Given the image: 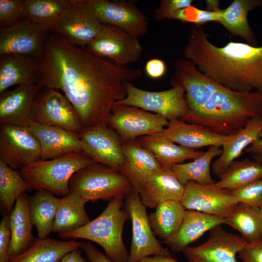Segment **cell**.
<instances>
[{
    "label": "cell",
    "instance_id": "6da1fadb",
    "mask_svg": "<svg viewBox=\"0 0 262 262\" xmlns=\"http://www.w3.org/2000/svg\"><path fill=\"white\" fill-rule=\"evenodd\" d=\"M38 62L41 87L61 91L84 128L108 125L114 104L127 95V85L142 76L140 69L121 66L48 32Z\"/></svg>",
    "mask_w": 262,
    "mask_h": 262
},
{
    "label": "cell",
    "instance_id": "7a4b0ae2",
    "mask_svg": "<svg viewBox=\"0 0 262 262\" xmlns=\"http://www.w3.org/2000/svg\"><path fill=\"white\" fill-rule=\"evenodd\" d=\"M171 82L181 84L189 114L179 119L203 126L222 135L233 134L252 118H262V93L237 92L204 75L191 60L174 63Z\"/></svg>",
    "mask_w": 262,
    "mask_h": 262
},
{
    "label": "cell",
    "instance_id": "3957f363",
    "mask_svg": "<svg viewBox=\"0 0 262 262\" xmlns=\"http://www.w3.org/2000/svg\"><path fill=\"white\" fill-rule=\"evenodd\" d=\"M202 25L190 29L183 49L206 77L237 92L262 93V46L230 41L219 47L208 39Z\"/></svg>",
    "mask_w": 262,
    "mask_h": 262
},
{
    "label": "cell",
    "instance_id": "277c9868",
    "mask_svg": "<svg viewBox=\"0 0 262 262\" xmlns=\"http://www.w3.org/2000/svg\"><path fill=\"white\" fill-rule=\"evenodd\" d=\"M122 198H113L97 218L82 227L58 233L62 238L83 239L100 246L106 256L114 262H127L129 252L122 234L127 211L122 209Z\"/></svg>",
    "mask_w": 262,
    "mask_h": 262
},
{
    "label": "cell",
    "instance_id": "5b68a950",
    "mask_svg": "<svg viewBox=\"0 0 262 262\" xmlns=\"http://www.w3.org/2000/svg\"><path fill=\"white\" fill-rule=\"evenodd\" d=\"M94 163L83 152L71 153L52 159L40 160L19 171L32 189L64 196L71 192L69 181L73 175Z\"/></svg>",
    "mask_w": 262,
    "mask_h": 262
},
{
    "label": "cell",
    "instance_id": "8992f818",
    "mask_svg": "<svg viewBox=\"0 0 262 262\" xmlns=\"http://www.w3.org/2000/svg\"><path fill=\"white\" fill-rule=\"evenodd\" d=\"M69 189L86 202L123 199L133 190L121 171L96 162L75 173L70 179Z\"/></svg>",
    "mask_w": 262,
    "mask_h": 262
},
{
    "label": "cell",
    "instance_id": "52a82bcc",
    "mask_svg": "<svg viewBox=\"0 0 262 262\" xmlns=\"http://www.w3.org/2000/svg\"><path fill=\"white\" fill-rule=\"evenodd\" d=\"M172 87L160 91L141 89L129 82L127 95L116 104L132 106L158 114L168 121L180 119L190 113L185 98L184 86L179 82H171Z\"/></svg>",
    "mask_w": 262,
    "mask_h": 262
},
{
    "label": "cell",
    "instance_id": "ba28073f",
    "mask_svg": "<svg viewBox=\"0 0 262 262\" xmlns=\"http://www.w3.org/2000/svg\"><path fill=\"white\" fill-rule=\"evenodd\" d=\"M126 208L132 225V239L127 262H138L151 255L170 256L171 253L158 241L151 228L146 206L138 192L126 197Z\"/></svg>",
    "mask_w": 262,
    "mask_h": 262
},
{
    "label": "cell",
    "instance_id": "9c48e42d",
    "mask_svg": "<svg viewBox=\"0 0 262 262\" xmlns=\"http://www.w3.org/2000/svg\"><path fill=\"white\" fill-rule=\"evenodd\" d=\"M85 49L97 56L125 66L137 62L143 53L139 39L117 27L103 24Z\"/></svg>",
    "mask_w": 262,
    "mask_h": 262
},
{
    "label": "cell",
    "instance_id": "30bf717a",
    "mask_svg": "<svg viewBox=\"0 0 262 262\" xmlns=\"http://www.w3.org/2000/svg\"><path fill=\"white\" fill-rule=\"evenodd\" d=\"M33 121L80 134L83 130L73 106L59 90L41 87L32 110Z\"/></svg>",
    "mask_w": 262,
    "mask_h": 262
},
{
    "label": "cell",
    "instance_id": "8fae6325",
    "mask_svg": "<svg viewBox=\"0 0 262 262\" xmlns=\"http://www.w3.org/2000/svg\"><path fill=\"white\" fill-rule=\"evenodd\" d=\"M169 121L164 117L139 108L115 103L108 125L119 135L122 142L138 137L161 133Z\"/></svg>",
    "mask_w": 262,
    "mask_h": 262
},
{
    "label": "cell",
    "instance_id": "7c38bea8",
    "mask_svg": "<svg viewBox=\"0 0 262 262\" xmlns=\"http://www.w3.org/2000/svg\"><path fill=\"white\" fill-rule=\"evenodd\" d=\"M102 25L87 0H72L70 7L59 20L53 32L69 43L85 49Z\"/></svg>",
    "mask_w": 262,
    "mask_h": 262
},
{
    "label": "cell",
    "instance_id": "4fadbf2b",
    "mask_svg": "<svg viewBox=\"0 0 262 262\" xmlns=\"http://www.w3.org/2000/svg\"><path fill=\"white\" fill-rule=\"evenodd\" d=\"M40 158L39 143L28 127L0 125V160L17 170Z\"/></svg>",
    "mask_w": 262,
    "mask_h": 262
},
{
    "label": "cell",
    "instance_id": "5bb4252c",
    "mask_svg": "<svg viewBox=\"0 0 262 262\" xmlns=\"http://www.w3.org/2000/svg\"><path fill=\"white\" fill-rule=\"evenodd\" d=\"M82 152L95 162L120 171L126 159L122 141L118 134L107 124L84 128L80 134Z\"/></svg>",
    "mask_w": 262,
    "mask_h": 262
},
{
    "label": "cell",
    "instance_id": "9a60e30c",
    "mask_svg": "<svg viewBox=\"0 0 262 262\" xmlns=\"http://www.w3.org/2000/svg\"><path fill=\"white\" fill-rule=\"evenodd\" d=\"M248 243L221 225L210 231L207 239L197 246H189L182 252L188 262H238L236 255Z\"/></svg>",
    "mask_w": 262,
    "mask_h": 262
},
{
    "label": "cell",
    "instance_id": "2e32d148",
    "mask_svg": "<svg viewBox=\"0 0 262 262\" xmlns=\"http://www.w3.org/2000/svg\"><path fill=\"white\" fill-rule=\"evenodd\" d=\"M87 1L102 24L117 27L138 39L147 34L148 21L134 1L87 0Z\"/></svg>",
    "mask_w": 262,
    "mask_h": 262
},
{
    "label": "cell",
    "instance_id": "e0dca14e",
    "mask_svg": "<svg viewBox=\"0 0 262 262\" xmlns=\"http://www.w3.org/2000/svg\"><path fill=\"white\" fill-rule=\"evenodd\" d=\"M214 184L188 182L180 201L184 208L224 218L229 216L239 203L230 191Z\"/></svg>",
    "mask_w": 262,
    "mask_h": 262
},
{
    "label": "cell",
    "instance_id": "ac0fdd59",
    "mask_svg": "<svg viewBox=\"0 0 262 262\" xmlns=\"http://www.w3.org/2000/svg\"><path fill=\"white\" fill-rule=\"evenodd\" d=\"M48 33L25 19L11 26L0 28V56L20 54L39 60L43 53Z\"/></svg>",
    "mask_w": 262,
    "mask_h": 262
},
{
    "label": "cell",
    "instance_id": "d6986e66",
    "mask_svg": "<svg viewBox=\"0 0 262 262\" xmlns=\"http://www.w3.org/2000/svg\"><path fill=\"white\" fill-rule=\"evenodd\" d=\"M40 88L38 83L23 85L0 93V124L28 127L33 121V108Z\"/></svg>",
    "mask_w": 262,
    "mask_h": 262
},
{
    "label": "cell",
    "instance_id": "ffe728a7",
    "mask_svg": "<svg viewBox=\"0 0 262 262\" xmlns=\"http://www.w3.org/2000/svg\"><path fill=\"white\" fill-rule=\"evenodd\" d=\"M38 140L41 160L54 159L75 152H82L83 146L80 134L60 127L33 121L28 127Z\"/></svg>",
    "mask_w": 262,
    "mask_h": 262
},
{
    "label": "cell",
    "instance_id": "44dd1931",
    "mask_svg": "<svg viewBox=\"0 0 262 262\" xmlns=\"http://www.w3.org/2000/svg\"><path fill=\"white\" fill-rule=\"evenodd\" d=\"M160 133L178 145L193 149L212 146L222 147L233 135H220L203 126L179 119L169 120Z\"/></svg>",
    "mask_w": 262,
    "mask_h": 262
},
{
    "label": "cell",
    "instance_id": "7402d4cb",
    "mask_svg": "<svg viewBox=\"0 0 262 262\" xmlns=\"http://www.w3.org/2000/svg\"><path fill=\"white\" fill-rule=\"evenodd\" d=\"M125 163L121 171L139 192L149 176L162 166L153 154L136 139L122 142Z\"/></svg>",
    "mask_w": 262,
    "mask_h": 262
},
{
    "label": "cell",
    "instance_id": "603a6c76",
    "mask_svg": "<svg viewBox=\"0 0 262 262\" xmlns=\"http://www.w3.org/2000/svg\"><path fill=\"white\" fill-rule=\"evenodd\" d=\"M184 187L170 168L162 167L149 176L138 193L146 207L156 208L166 201H181Z\"/></svg>",
    "mask_w": 262,
    "mask_h": 262
},
{
    "label": "cell",
    "instance_id": "cb8c5ba5",
    "mask_svg": "<svg viewBox=\"0 0 262 262\" xmlns=\"http://www.w3.org/2000/svg\"><path fill=\"white\" fill-rule=\"evenodd\" d=\"M222 224H226L225 218L186 210L183 221L178 231L163 243L172 252L179 253L207 231Z\"/></svg>",
    "mask_w": 262,
    "mask_h": 262
},
{
    "label": "cell",
    "instance_id": "d4e9b609",
    "mask_svg": "<svg viewBox=\"0 0 262 262\" xmlns=\"http://www.w3.org/2000/svg\"><path fill=\"white\" fill-rule=\"evenodd\" d=\"M261 139L262 118H252L244 127L233 133L231 138L222 146L221 155L212 164L213 175L220 178L248 147Z\"/></svg>",
    "mask_w": 262,
    "mask_h": 262
},
{
    "label": "cell",
    "instance_id": "484cf974",
    "mask_svg": "<svg viewBox=\"0 0 262 262\" xmlns=\"http://www.w3.org/2000/svg\"><path fill=\"white\" fill-rule=\"evenodd\" d=\"M38 60L15 54L0 56V94L14 85L37 84Z\"/></svg>",
    "mask_w": 262,
    "mask_h": 262
},
{
    "label": "cell",
    "instance_id": "4316f807",
    "mask_svg": "<svg viewBox=\"0 0 262 262\" xmlns=\"http://www.w3.org/2000/svg\"><path fill=\"white\" fill-rule=\"evenodd\" d=\"M29 198L26 193L20 196L9 214L11 230L10 260L24 252L35 239L32 234L33 224L30 213Z\"/></svg>",
    "mask_w": 262,
    "mask_h": 262
},
{
    "label": "cell",
    "instance_id": "83f0119b",
    "mask_svg": "<svg viewBox=\"0 0 262 262\" xmlns=\"http://www.w3.org/2000/svg\"><path fill=\"white\" fill-rule=\"evenodd\" d=\"M139 141L143 147L153 154L161 166L165 168H170L187 160H194L204 153L203 151L178 145L161 133L143 136Z\"/></svg>",
    "mask_w": 262,
    "mask_h": 262
},
{
    "label": "cell",
    "instance_id": "f1b7e54d",
    "mask_svg": "<svg viewBox=\"0 0 262 262\" xmlns=\"http://www.w3.org/2000/svg\"><path fill=\"white\" fill-rule=\"evenodd\" d=\"M259 6H262V0H234L226 9H222L219 23L246 43L258 46L256 35L249 24L247 16L250 11Z\"/></svg>",
    "mask_w": 262,
    "mask_h": 262
},
{
    "label": "cell",
    "instance_id": "f546056e",
    "mask_svg": "<svg viewBox=\"0 0 262 262\" xmlns=\"http://www.w3.org/2000/svg\"><path fill=\"white\" fill-rule=\"evenodd\" d=\"M82 243L49 237L35 239L24 252L8 262H59L67 253L81 247Z\"/></svg>",
    "mask_w": 262,
    "mask_h": 262
},
{
    "label": "cell",
    "instance_id": "4dcf8cb0",
    "mask_svg": "<svg viewBox=\"0 0 262 262\" xmlns=\"http://www.w3.org/2000/svg\"><path fill=\"white\" fill-rule=\"evenodd\" d=\"M60 198L44 190H36L29 198V209L32 223L37 230L39 239L48 237L52 231Z\"/></svg>",
    "mask_w": 262,
    "mask_h": 262
},
{
    "label": "cell",
    "instance_id": "1f68e13d",
    "mask_svg": "<svg viewBox=\"0 0 262 262\" xmlns=\"http://www.w3.org/2000/svg\"><path fill=\"white\" fill-rule=\"evenodd\" d=\"M71 3L72 0H24V19L39 25L47 32H53Z\"/></svg>",
    "mask_w": 262,
    "mask_h": 262
},
{
    "label": "cell",
    "instance_id": "d6a6232c",
    "mask_svg": "<svg viewBox=\"0 0 262 262\" xmlns=\"http://www.w3.org/2000/svg\"><path fill=\"white\" fill-rule=\"evenodd\" d=\"M87 202L78 194L70 192L60 198L52 231L60 233L77 229L90 221L85 210Z\"/></svg>",
    "mask_w": 262,
    "mask_h": 262
},
{
    "label": "cell",
    "instance_id": "836d02e7",
    "mask_svg": "<svg viewBox=\"0 0 262 262\" xmlns=\"http://www.w3.org/2000/svg\"><path fill=\"white\" fill-rule=\"evenodd\" d=\"M222 149L212 146L199 157L188 163L177 164L170 169L183 185L194 181L202 185H212L216 181L212 177L211 169L214 158L220 156Z\"/></svg>",
    "mask_w": 262,
    "mask_h": 262
},
{
    "label": "cell",
    "instance_id": "e575fe53",
    "mask_svg": "<svg viewBox=\"0 0 262 262\" xmlns=\"http://www.w3.org/2000/svg\"><path fill=\"white\" fill-rule=\"evenodd\" d=\"M185 210L180 201L168 200L159 205L148 216L155 235L163 241L173 236L182 224Z\"/></svg>",
    "mask_w": 262,
    "mask_h": 262
},
{
    "label": "cell",
    "instance_id": "d590c367",
    "mask_svg": "<svg viewBox=\"0 0 262 262\" xmlns=\"http://www.w3.org/2000/svg\"><path fill=\"white\" fill-rule=\"evenodd\" d=\"M226 219V224L237 230L248 243L262 240V216L260 208L239 203Z\"/></svg>",
    "mask_w": 262,
    "mask_h": 262
},
{
    "label": "cell",
    "instance_id": "8d00e7d4",
    "mask_svg": "<svg viewBox=\"0 0 262 262\" xmlns=\"http://www.w3.org/2000/svg\"><path fill=\"white\" fill-rule=\"evenodd\" d=\"M216 181L217 187L232 191L262 178V164L252 159L232 162Z\"/></svg>",
    "mask_w": 262,
    "mask_h": 262
},
{
    "label": "cell",
    "instance_id": "74e56055",
    "mask_svg": "<svg viewBox=\"0 0 262 262\" xmlns=\"http://www.w3.org/2000/svg\"><path fill=\"white\" fill-rule=\"evenodd\" d=\"M31 189L20 171L0 160V202L6 214H10L18 197Z\"/></svg>",
    "mask_w": 262,
    "mask_h": 262
},
{
    "label": "cell",
    "instance_id": "f35d334b",
    "mask_svg": "<svg viewBox=\"0 0 262 262\" xmlns=\"http://www.w3.org/2000/svg\"><path fill=\"white\" fill-rule=\"evenodd\" d=\"M221 15L222 9L213 11L200 9L191 5L177 11L172 16L171 19L203 25L209 22L219 23Z\"/></svg>",
    "mask_w": 262,
    "mask_h": 262
},
{
    "label": "cell",
    "instance_id": "ab89813d",
    "mask_svg": "<svg viewBox=\"0 0 262 262\" xmlns=\"http://www.w3.org/2000/svg\"><path fill=\"white\" fill-rule=\"evenodd\" d=\"M24 0H0V28L11 26L24 19Z\"/></svg>",
    "mask_w": 262,
    "mask_h": 262
},
{
    "label": "cell",
    "instance_id": "60d3db41",
    "mask_svg": "<svg viewBox=\"0 0 262 262\" xmlns=\"http://www.w3.org/2000/svg\"><path fill=\"white\" fill-rule=\"evenodd\" d=\"M230 192L239 203L260 209L262 207V178Z\"/></svg>",
    "mask_w": 262,
    "mask_h": 262
},
{
    "label": "cell",
    "instance_id": "b9f144b4",
    "mask_svg": "<svg viewBox=\"0 0 262 262\" xmlns=\"http://www.w3.org/2000/svg\"><path fill=\"white\" fill-rule=\"evenodd\" d=\"M192 0H162L154 14V19L161 21L171 19L179 10L191 6Z\"/></svg>",
    "mask_w": 262,
    "mask_h": 262
},
{
    "label": "cell",
    "instance_id": "7bdbcfd3",
    "mask_svg": "<svg viewBox=\"0 0 262 262\" xmlns=\"http://www.w3.org/2000/svg\"><path fill=\"white\" fill-rule=\"evenodd\" d=\"M11 242L9 214H5L0 223V262L9 261V252Z\"/></svg>",
    "mask_w": 262,
    "mask_h": 262
},
{
    "label": "cell",
    "instance_id": "ee69618b",
    "mask_svg": "<svg viewBox=\"0 0 262 262\" xmlns=\"http://www.w3.org/2000/svg\"><path fill=\"white\" fill-rule=\"evenodd\" d=\"M238 255L242 262H262V240L248 243Z\"/></svg>",
    "mask_w": 262,
    "mask_h": 262
},
{
    "label": "cell",
    "instance_id": "f6af8a7d",
    "mask_svg": "<svg viewBox=\"0 0 262 262\" xmlns=\"http://www.w3.org/2000/svg\"><path fill=\"white\" fill-rule=\"evenodd\" d=\"M147 75L151 79H158L164 76L166 71L165 62L159 58H153L148 60L145 66Z\"/></svg>",
    "mask_w": 262,
    "mask_h": 262
},
{
    "label": "cell",
    "instance_id": "bcb514c9",
    "mask_svg": "<svg viewBox=\"0 0 262 262\" xmlns=\"http://www.w3.org/2000/svg\"><path fill=\"white\" fill-rule=\"evenodd\" d=\"M81 248L90 262H114L88 242H82Z\"/></svg>",
    "mask_w": 262,
    "mask_h": 262
},
{
    "label": "cell",
    "instance_id": "7dc6e473",
    "mask_svg": "<svg viewBox=\"0 0 262 262\" xmlns=\"http://www.w3.org/2000/svg\"><path fill=\"white\" fill-rule=\"evenodd\" d=\"M252 159L262 164V139L248 147L244 151Z\"/></svg>",
    "mask_w": 262,
    "mask_h": 262
},
{
    "label": "cell",
    "instance_id": "c3c4849f",
    "mask_svg": "<svg viewBox=\"0 0 262 262\" xmlns=\"http://www.w3.org/2000/svg\"><path fill=\"white\" fill-rule=\"evenodd\" d=\"M59 262H90L83 258L81 251L74 250L66 254Z\"/></svg>",
    "mask_w": 262,
    "mask_h": 262
},
{
    "label": "cell",
    "instance_id": "681fc988",
    "mask_svg": "<svg viewBox=\"0 0 262 262\" xmlns=\"http://www.w3.org/2000/svg\"><path fill=\"white\" fill-rule=\"evenodd\" d=\"M138 262H180L170 256L157 255L148 256L141 259Z\"/></svg>",
    "mask_w": 262,
    "mask_h": 262
},
{
    "label": "cell",
    "instance_id": "f907efd6",
    "mask_svg": "<svg viewBox=\"0 0 262 262\" xmlns=\"http://www.w3.org/2000/svg\"><path fill=\"white\" fill-rule=\"evenodd\" d=\"M207 4V10L217 11L221 9L219 8V0H206Z\"/></svg>",
    "mask_w": 262,
    "mask_h": 262
},
{
    "label": "cell",
    "instance_id": "816d5d0a",
    "mask_svg": "<svg viewBox=\"0 0 262 262\" xmlns=\"http://www.w3.org/2000/svg\"><path fill=\"white\" fill-rule=\"evenodd\" d=\"M260 210H261V214H262V207L261 208H260Z\"/></svg>",
    "mask_w": 262,
    "mask_h": 262
}]
</instances>
